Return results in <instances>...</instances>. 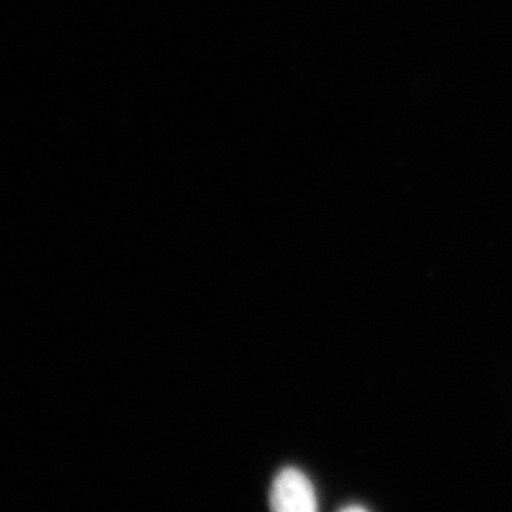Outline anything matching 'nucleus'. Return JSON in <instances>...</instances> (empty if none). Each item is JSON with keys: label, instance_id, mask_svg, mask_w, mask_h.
<instances>
[{"label": "nucleus", "instance_id": "nucleus-2", "mask_svg": "<svg viewBox=\"0 0 512 512\" xmlns=\"http://www.w3.org/2000/svg\"><path fill=\"white\" fill-rule=\"evenodd\" d=\"M340 512H368L365 508H361V506H348V508L343 509Z\"/></svg>", "mask_w": 512, "mask_h": 512}, {"label": "nucleus", "instance_id": "nucleus-1", "mask_svg": "<svg viewBox=\"0 0 512 512\" xmlns=\"http://www.w3.org/2000/svg\"><path fill=\"white\" fill-rule=\"evenodd\" d=\"M271 512H318L310 479L300 469L285 468L276 476L270 494Z\"/></svg>", "mask_w": 512, "mask_h": 512}]
</instances>
